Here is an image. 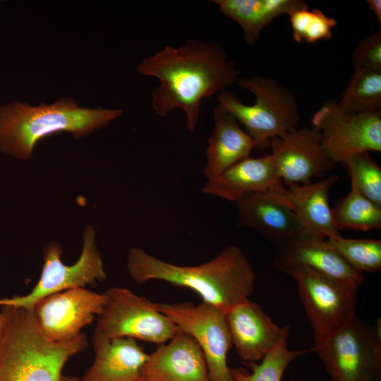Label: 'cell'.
Masks as SVG:
<instances>
[{"label":"cell","instance_id":"16","mask_svg":"<svg viewBox=\"0 0 381 381\" xmlns=\"http://www.w3.org/2000/svg\"><path fill=\"white\" fill-rule=\"evenodd\" d=\"M234 203L237 224L258 231L277 247L306 235L294 212L269 190L245 195Z\"/></svg>","mask_w":381,"mask_h":381},{"label":"cell","instance_id":"7","mask_svg":"<svg viewBox=\"0 0 381 381\" xmlns=\"http://www.w3.org/2000/svg\"><path fill=\"white\" fill-rule=\"evenodd\" d=\"M105 302L95 332L109 338H131L162 344L179 331L160 310V303L122 287L104 292Z\"/></svg>","mask_w":381,"mask_h":381},{"label":"cell","instance_id":"9","mask_svg":"<svg viewBox=\"0 0 381 381\" xmlns=\"http://www.w3.org/2000/svg\"><path fill=\"white\" fill-rule=\"evenodd\" d=\"M326 155L334 163L370 151H381V111L350 114L337 102L323 104L312 116Z\"/></svg>","mask_w":381,"mask_h":381},{"label":"cell","instance_id":"14","mask_svg":"<svg viewBox=\"0 0 381 381\" xmlns=\"http://www.w3.org/2000/svg\"><path fill=\"white\" fill-rule=\"evenodd\" d=\"M337 179L330 176L314 183L286 186L281 182L269 192L294 212L306 235L337 238L342 236L333 219L329 195Z\"/></svg>","mask_w":381,"mask_h":381},{"label":"cell","instance_id":"17","mask_svg":"<svg viewBox=\"0 0 381 381\" xmlns=\"http://www.w3.org/2000/svg\"><path fill=\"white\" fill-rule=\"evenodd\" d=\"M274 265L282 272L301 267L358 286L364 280L363 273L353 269L327 239L307 235L277 246Z\"/></svg>","mask_w":381,"mask_h":381},{"label":"cell","instance_id":"5","mask_svg":"<svg viewBox=\"0 0 381 381\" xmlns=\"http://www.w3.org/2000/svg\"><path fill=\"white\" fill-rule=\"evenodd\" d=\"M241 88L253 94V104L243 103L233 92L218 94V106L243 124L253 139L256 148L269 147L271 139L282 137L298 128L301 121L298 107L293 92L276 80L265 76L239 78Z\"/></svg>","mask_w":381,"mask_h":381},{"label":"cell","instance_id":"27","mask_svg":"<svg viewBox=\"0 0 381 381\" xmlns=\"http://www.w3.org/2000/svg\"><path fill=\"white\" fill-rule=\"evenodd\" d=\"M293 39L298 43H314L332 37L336 19L321 10L308 6L291 12L289 15Z\"/></svg>","mask_w":381,"mask_h":381},{"label":"cell","instance_id":"11","mask_svg":"<svg viewBox=\"0 0 381 381\" xmlns=\"http://www.w3.org/2000/svg\"><path fill=\"white\" fill-rule=\"evenodd\" d=\"M283 272L295 279L315 335L325 334L356 315L358 285L301 267Z\"/></svg>","mask_w":381,"mask_h":381},{"label":"cell","instance_id":"30","mask_svg":"<svg viewBox=\"0 0 381 381\" xmlns=\"http://www.w3.org/2000/svg\"><path fill=\"white\" fill-rule=\"evenodd\" d=\"M367 4L369 9L373 12L379 23V28L381 26V1L368 0Z\"/></svg>","mask_w":381,"mask_h":381},{"label":"cell","instance_id":"22","mask_svg":"<svg viewBox=\"0 0 381 381\" xmlns=\"http://www.w3.org/2000/svg\"><path fill=\"white\" fill-rule=\"evenodd\" d=\"M212 3L241 27L248 45L253 44L276 18L308 6L301 0H214Z\"/></svg>","mask_w":381,"mask_h":381},{"label":"cell","instance_id":"13","mask_svg":"<svg viewBox=\"0 0 381 381\" xmlns=\"http://www.w3.org/2000/svg\"><path fill=\"white\" fill-rule=\"evenodd\" d=\"M269 147L277 174L286 184H305L322 176L334 163L325 153L318 131L296 128L270 140Z\"/></svg>","mask_w":381,"mask_h":381},{"label":"cell","instance_id":"29","mask_svg":"<svg viewBox=\"0 0 381 381\" xmlns=\"http://www.w3.org/2000/svg\"><path fill=\"white\" fill-rule=\"evenodd\" d=\"M355 68L381 72V28L363 37L356 44L352 56Z\"/></svg>","mask_w":381,"mask_h":381},{"label":"cell","instance_id":"8","mask_svg":"<svg viewBox=\"0 0 381 381\" xmlns=\"http://www.w3.org/2000/svg\"><path fill=\"white\" fill-rule=\"evenodd\" d=\"M42 252L43 266L37 284L25 296L0 299L1 306L32 309L36 303L47 296L68 289L85 287L107 277L96 244L95 231L92 226L83 231L81 254L74 264L68 265L62 262V248L58 242L49 243Z\"/></svg>","mask_w":381,"mask_h":381},{"label":"cell","instance_id":"4","mask_svg":"<svg viewBox=\"0 0 381 381\" xmlns=\"http://www.w3.org/2000/svg\"><path fill=\"white\" fill-rule=\"evenodd\" d=\"M1 311L0 381H59L68 360L88 346L82 333L66 342L48 341L32 309L2 306Z\"/></svg>","mask_w":381,"mask_h":381},{"label":"cell","instance_id":"3","mask_svg":"<svg viewBox=\"0 0 381 381\" xmlns=\"http://www.w3.org/2000/svg\"><path fill=\"white\" fill-rule=\"evenodd\" d=\"M123 114L122 109L83 107L71 97L37 105L13 100L0 105V152L28 160L37 143L47 136L68 133L78 140Z\"/></svg>","mask_w":381,"mask_h":381},{"label":"cell","instance_id":"28","mask_svg":"<svg viewBox=\"0 0 381 381\" xmlns=\"http://www.w3.org/2000/svg\"><path fill=\"white\" fill-rule=\"evenodd\" d=\"M351 183L364 196L381 207V168L368 152L353 155L342 163Z\"/></svg>","mask_w":381,"mask_h":381},{"label":"cell","instance_id":"15","mask_svg":"<svg viewBox=\"0 0 381 381\" xmlns=\"http://www.w3.org/2000/svg\"><path fill=\"white\" fill-rule=\"evenodd\" d=\"M140 375L143 381H211L201 349L180 330L148 354Z\"/></svg>","mask_w":381,"mask_h":381},{"label":"cell","instance_id":"1","mask_svg":"<svg viewBox=\"0 0 381 381\" xmlns=\"http://www.w3.org/2000/svg\"><path fill=\"white\" fill-rule=\"evenodd\" d=\"M136 70L159 80L152 93L155 114L166 116L181 109L190 133L198 126L202 100L226 90L239 79L235 63L222 46L193 39L178 47H163L143 59Z\"/></svg>","mask_w":381,"mask_h":381},{"label":"cell","instance_id":"33","mask_svg":"<svg viewBox=\"0 0 381 381\" xmlns=\"http://www.w3.org/2000/svg\"><path fill=\"white\" fill-rule=\"evenodd\" d=\"M234 381H235V380H234Z\"/></svg>","mask_w":381,"mask_h":381},{"label":"cell","instance_id":"24","mask_svg":"<svg viewBox=\"0 0 381 381\" xmlns=\"http://www.w3.org/2000/svg\"><path fill=\"white\" fill-rule=\"evenodd\" d=\"M337 103L350 114L381 111V72L355 68Z\"/></svg>","mask_w":381,"mask_h":381},{"label":"cell","instance_id":"34","mask_svg":"<svg viewBox=\"0 0 381 381\" xmlns=\"http://www.w3.org/2000/svg\"></svg>","mask_w":381,"mask_h":381},{"label":"cell","instance_id":"23","mask_svg":"<svg viewBox=\"0 0 381 381\" xmlns=\"http://www.w3.org/2000/svg\"><path fill=\"white\" fill-rule=\"evenodd\" d=\"M289 332V325L282 327L279 340L259 363L243 362L250 371L242 368H231L233 379L235 381H282L284 373L291 361L311 352L310 349H289L287 341Z\"/></svg>","mask_w":381,"mask_h":381},{"label":"cell","instance_id":"18","mask_svg":"<svg viewBox=\"0 0 381 381\" xmlns=\"http://www.w3.org/2000/svg\"><path fill=\"white\" fill-rule=\"evenodd\" d=\"M232 345L243 362L260 361L279 340L282 327L250 299L225 313Z\"/></svg>","mask_w":381,"mask_h":381},{"label":"cell","instance_id":"12","mask_svg":"<svg viewBox=\"0 0 381 381\" xmlns=\"http://www.w3.org/2000/svg\"><path fill=\"white\" fill-rule=\"evenodd\" d=\"M104 294L85 287L54 294L39 301L32 310L42 335L52 342H66L80 335L81 329L99 315Z\"/></svg>","mask_w":381,"mask_h":381},{"label":"cell","instance_id":"19","mask_svg":"<svg viewBox=\"0 0 381 381\" xmlns=\"http://www.w3.org/2000/svg\"><path fill=\"white\" fill-rule=\"evenodd\" d=\"M95 358L83 381H143L141 368L148 354L136 340L107 338L94 332Z\"/></svg>","mask_w":381,"mask_h":381},{"label":"cell","instance_id":"31","mask_svg":"<svg viewBox=\"0 0 381 381\" xmlns=\"http://www.w3.org/2000/svg\"><path fill=\"white\" fill-rule=\"evenodd\" d=\"M59 381H83L82 378H79L77 377H71V376H65L61 375Z\"/></svg>","mask_w":381,"mask_h":381},{"label":"cell","instance_id":"6","mask_svg":"<svg viewBox=\"0 0 381 381\" xmlns=\"http://www.w3.org/2000/svg\"><path fill=\"white\" fill-rule=\"evenodd\" d=\"M310 349L332 381L380 380V325L373 328L355 315L325 334L315 335Z\"/></svg>","mask_w":381,"mask_h":381},{"label":"cell","instance_id":"26","mask_svg":"<svg viewBox=\"0 0 381 381\" xmlns=\"http://www.w3.org/2000/svg\"><path fill=\"white\" fill-rule=\"evenodd\" d=\"M328 243L356 270L376 272L381 270V241L375 239H327Z\"/></svg>","mask_w":381,"mask_h":381},{"label":"cell","instance_id":"25","mask_svg":"<svg viewBox=\"0 0 381 381\" xmlns=\"http://www.w3.org/2000/svg\"><path fill=\"white\" fill-rule=\"evenodd\" d=\"M332 213L335 225L342 229L367 231L381 226V207L351 183L349 193L338 200Z\"/></svg>","mask_w":381,"mask_h":381},{"label":"cell","instance_id":"2","mask_svg":"<svg viewBox=\"0 0 381 381\" xmlns=\"http://www.w3.org/2000/svg\"><path fill=\"white\" fill-rule=\"evenodd\" d=\"M126 267L138 284L157 280L198 294L202 301L224 312L248 301L254 291L255 274L244 253L237 246L223 249L198 265H179L156 258L140 248H131Z\"/></svg>","mask_w":381,"mask_h":381},{"label":"cell","instance_id":"20","mask_svg":"<svg viewBox=\"0 0 381 381\" xmlns=\"http://www.w3.org/2000/svg\"><path fill=\"white\" fill-rule=\"evenodd\" d=\"M281 182L270 154L258 158L249 156L207 180L201 191L235 202L245 195L267 191Z\"/></svg>","mask_w":381,"mask_h":381},{"label":"cell","instance_id":"10","mask_svg":"<svg viewBox=\"0 0 381 381\" xmlns=\"http://www.w3.org/2000/svg\"><path fill=\"white\" fill-rule=\"evenodd\" d=\"M160 310L201 349L211 381H234L227 364L232 346L225 312L204 301L162 303Z\"/></svg>","mask_w":381,"mask_h":381},{"label":"cell","instance_id":"21","mask_svg":"<svg viewBox=\"0 0 381 381\" xmlns=\"http://www.w3.org/2000/svg\"><path fill=\"white\" fill-rule=\"evenodd\" d=\"M256 144L230 113L217 106L213 111V128L205 149L203 174L207 181L250 156Z\"/></svg>","mask_w":381,"mask_h":381},{"label":"cell","instance_id":"32","mask_svg":"<svg viewBox=\"0 0 381 381\" xmlns=\"http://www.w3.org/2000/svg\"><path fill=\"white\" fill-rule=\"evenodd\" d=\"M4 322H5V316H4V313L1 310L0 311V340L2 335Z\"/></svg>","mask_w":381,"mask_h":381}]
</instances>
